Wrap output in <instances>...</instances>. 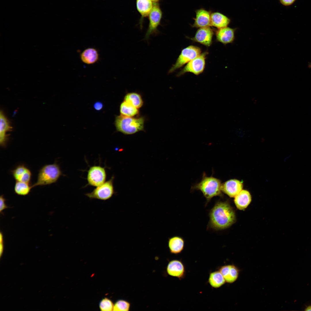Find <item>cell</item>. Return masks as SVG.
Here are the masks:
<instances>
[{
	"label": "cell",
	"mask_w": 311,
	"mask_h": 311,
	"mask_svg": "<svg viewBox=\"0 0 311 311\" xmlns=\"http://www.w3.org/2000/svg\"><path fill=\"white\" fill-rule=\"evenodd\" d=\"M209 215L210 226L215 230L226 229L236 221L234 212L226 202H217L211 210Z\"/></svg>",
	"instance_id": "1"
},
{
	"label": "cell",
	"mask_w": 311,
	"mask_h": 311,
	"mask_svg": "<svg viewBox=\"0 0 311 311\" xmlns=\"http://www.w3.org/2000/svg\"><path fill=\"white\" fill-rule=\"evenodd\" d=\"M196 17L192 25L193 27L202 28L211 26V15L210 12L201 8L196 11Z\"/></svg>",
	"instance_id": "14"
},
{
	"label": "cell",
	"mask_w": 311,
	"mask_h": 311,
	"mask_svg": "<svg viewBox=\"0 0 311 311\" xmlns=\"http://www.w3.org/2000/svg\"><path fill=\"white\" fill-rule=\"evenodd\" d=\"M130 304L124 300H118L114 304L113 311H128L129 310Z\"/></svg>",
	"instance_id": "27"
},
{
	"label": "cell",
	"mask_w": 311,
	"mask_h": 311,
	"mask_svg": "<svg viewBox=\"0 0 311 311\" xmlns=\"http://www.w3.org/2000/svg\"><path fill=\"white\" fill-rule=\"evenodd\" d=\"M107 173L105 168L100 166L90 167L88 171L87 180L88 185L97 187L105 182Z\"/></svg>",
	"instance_id": "8"
},
{
	"label": "cell",
	"mask_w": 311,
	"mask_h": 311,
	"mask_svg": "<svg viewBox=\"0 0 311 311\" xmlns=\"http://www.w3.org/2000/svg\"><path fill=\"white\" fill-rule=\"evenodd\" d=\"M120 115L129 117H134L139 113V109L124 100L120 105Z\"/></svg>",
	"instance_id": "23"
},
{
	"label": "cell",
	"mask_w": 311,
	"mask_h": 311,
	"mask_svg": "<svg viewBox=\"0 0 311 311\" xmlns=\"http://www.w3.org/2000/svg\"><path fill=\"white\" fill-rule=\"evenodd\" d=\"M33 188L31 183L25 182L16 181L14 191L17 194L23 196L28 195Z\"/></svg>",
	"instance_id": "26"
},
{
	"label": "cell",
	"mask_w": 311,
	"mask_h": 311,
	"mask_svg": "<svg viewBox=\"0 0 311 311\" xmlns=\"http://www.w3.org/2000/svg\"><path fill=\"white\" fill-rule=\"evenodd\" d=\"M207 52H204L192 60L178 74L180 76L187 72L191 73L198 75L203 71L205 66L206 56Z\"/></svg>",
	"instance_id": "9"
},
{
	"label": "cell",
	"mask_w": 311,
	"mask_h": 311,
	"mask_svg": "<svg viewBox=\"0 0 311 311\" xmlns=\"http://www.w3.org/2000/svg\"><path fill=\"white\" fill-rule=\"evenodd\" d=\"M124 100L139 109L143 105V101L141 95L136 92L127 93L124 98Z\"/></svg>",
	"instance_id": "24"
},
{
	"label": "cell",
	"mask_w": 311,
	"mask_h": 311,
	"mask_svg": "<svg viewBox=\"0 0 311 311\" xmlns=\"http://www.w3.org/2000/svg\"><path fill=\"white\" fill-rule=\"evenodd\" d=\"M149 24L145 39L147 40L152 35L157 34L158 28L160 24L162 12L159 3H153V7L148 16Z\"/></svg>",
	"instance_id": "7"
},
{
	"label": "cell",
	"mask_w": 311,
	"mask_h": 311,
	"mask_svg": "<svg viewBox=\"0 0 311 311\" xmlns=\"http://www.w3.org/2000/svg\"><path fill=\"white\" fill-rule=\"evenodd\" d=\"M208 282L212 287L218 288L223 285L226 281L222 274L218 270L210 273Z\"/></svg>",
	"instance_id": "25"
},
{
	"label": "cell",
	"mask_w": 311,
	"mask_h": 311,
	"mask_svg": "<svg viewBox=\"0 0 311 311\" xmlns=\"http://www.w3.org/2000/svg\"><path fill=\"white\" fill-rule=\"evenodd\" d=\"M10 173L16 181L31 183L32 173L30 169L25 164H18L10 171Z\"/></svg>",
	"instance_id": "10"
},
{
	"label": "cell",
	"mask_w": 311,
	"mask_h": 311,
	"mask_svg": "<svg viewBox=\"0 0 311 311\" xmlns=\"http://www.w3.org/2000/svg\"><path fill=\"white\" fill-rule=\"evenodd\" d=\"M166 272L168 275L177 277L180 280L184 278L185 270L184 266L181 261L173 260L168 263L166 268Z\"/></svg>",
	"instance_id": "13"
},
{
	"label": "cell",
	"mask_w": 311,
	"mask_h": 311,
	"mask_svg": "<svg viewBox=\"0 0 311 311\" xmlns=\"http://www.w3.org/2000/svg\"><path fill=\"white\" fill-rule=\"evenodd\" d=\"M94 107L96 110H100L103 108V105L100 102H96L94 105Z\"/></svg>",
	"instance_id": "32"
},
{
	"label": "cell",
	"mask_w": 311,
	"mask_h": 311,
	"mask_svg": "<svg viewBox=\"0 0 311 311\" xmlns=\"http://www.w3.org/2000/svg\"><path fill=\"white\" fill-rule=\"evenodd\" d=\"M230 22L229 18L219 12H214L211 14V26L219 29L227 27Z\"/></svg>",
	"instance_id": "21"
},
{
	"label": "cell",
	"mask_w": 311,
	"mask_h": 311,
	"mask_svg": "<svg viewBox=\"0 0 311 311\" xmlns=\"http://www.w3.org/2000/svg\"><path fill=\"white\" fill-rule=\"evenodd\" d=\"M6 200L4 197L3 195H2L0 197V213L3 214V211L5 209L9 208L5 203Z\"/></svg>",
	"instance_id": "29"
},
{
	"label": "cell",
	"mask_w": 311,
	"mask_h": 311,
	"mask_svg": "<svg viewBox=\"0 0 311 311\" xmlns=\"http://www.w3.org/2000/svg\"><path fill=\"white\" fill-rule=\"evenodd\" d=\"M4 249L3 237V233L1 232L0 233V256L2 254Z\"/></svg>",
	"instance_id": "31"
},
{
	"label": "cell",
	"mask_w": 311,
	"mask_h": 311,
	"mask_svg": "<svg viewBox=\"0 0 311 311\" xmlns=\"http://www.w3.org/2000/svg\"><path fill=\"white\" fill-rule=\"evenodd\" d=\"M62 176H64L56 162L43 166L39 170L36 182L33 187L38 186L50 185L56 183Z\"/></svg>",
	"instance_id": "4"
},
{
	"label": "cell",
	"mask_w": 311,
	"mask_h": 311,
	"mask_svg": "<svg viewBox=\"0 0 311 311\" xmlns=\"http://www.w3.org/2000/svg\"><path fill=\"white\" fill-rule=\"evenodd\" d=\"M234 202L237 208L239 210L246 209L251 201V196L248 191L242 190L234 197Z\"/></svg>",
	"instance_id": "19"
},
{
	"label": "cell",
	"mask_w": 311,
	"mask_h": 311,
	"mask_svg": "<svg viewBox=\"0 0 311 311\" xmlns=\"http://www.w3.org/2000/svg\"><path fill=\"white\" fill-rule=\"evenodd\" d=\"M185 241L182 237L175 236L168 239V245L170 253L177 254L181 252L184 249Z\"/></svg>",
	"instance_id": "22"
},
{
	"label": "cell",
	"mask_w": 311,
	"mask_h": 311,
	"mask_svg": "<svg viewBox=\"0 0 311 311\" xmlns=\"http://www.w3.org/2000/svg\"><path fill=\"white\" fill-rule=\"evenodd\" d=\"M160 0H151L153 3H158Z\"/></svg>",
	"instance_id": "34"
},
{
	"label": "cell",
	"mask_w": 311,
	"mask_h": 311,
	"mask_svg": "<svg viewBox=\"0 0 311 311\" xmlns=\"http://www.w3.org/2000/svg\"><path fill=\"white\" fill-rule=\"evenodd\" d=\"M221 185L220 179L212 176H207L204 173L201 181L191 189L200 191L208 202L213 197L222 196Z\"/></svg>",
	"instance_id": "3"
},
{
	"label": "cell",
	"mask_w": 311,
	"mask_h": 311,
	"mask_svg": "<svg viewBox=\"0 0 311 311\" xmlns=\"http://www.w3.org/2000/svg\"><path fill=\"white\" fill-rule=\"evenodd\" d=\"M114 305L112 301L107 298L103 299L99 303V308L102 311L113 310Z\"/></svg>",
	"instance_id": "28"
},
{
	"label": "cell",
	"mask_w": 311,
	"mask_h": 311,
	"mask_svg": "<svg viewBox=\"0 0 311 311\" xmlns=\"http://www.w3.org/2000/svg\"><path fill=\"white\" fill-rule=\"evenodd\" d=\"M236 29L228 27L218 29L216 34L217 40L225 45L233 43Z\"/></svg>",
	"instance_id": "16"
},
{
	"label": "cell",
	"mask_w": 311,
	"mask_h": 311,
	"mask_svg": "<svg viewBox=\"0 0 311 311\" xmlns=\"http://www.w3.org/2000/svg\"><path fill=\"white\" fill-rule=\"evenodd\" d=\"M280 3L286 6H291L297 0H279Z\"/></svg>",
	"instance_id": "30"
},
{
	"label": "cell",
	"mask_w": 311,
	"mask_h": 311,
	"mask_svg": "<svg viewBox=\"0 0 311 311\" xmlns=\"http://www.w3.org/2000/svg\"><path fill=\"white\" fill-rule=\"evenodd\" d=\"M145 120L143 116L129 117L120 115L116 116L114 124L117 132L131 135L144 131Z\"/></svg>",
	"instance_id": "2"
},
{
	"label": "cell",
	"mask_w": 311,
	"mask_h": 311,
	"mask_svg": "<svg viewBox=\"0 0 311 311\" xmlns=\"http://www.w3.org/2000/svg\"><path fill=\"white\" fill-rule=\"evenodd\" d=\"M12 127L3 112L0 113V145L2 148H5L8 141V132L11 131Z\"/></svg>",
	"instance_id": "15"
},
{
	"label": "cell",
	"mask_w": 311,
	"mask_h": 311,
	"mask_svg": "<svg viewBox=\"0 0 311 311\" xmlns=\"http://www.w3.org/2000/svg\"><path fill=\"white\" fill-rule=\"evenodd\" d=\"M114 177L111 178L101 185L96 187L92 192L85 195L90 199L105 201L111 198L115 193L113 186Z\"/></svg>",
	"instance_id": "5"
},
{
	"label": "cell",
	"mask_w": 311,
	"mask_h": 311,
	"mask_svg": "<svg viewBox=\"0 0 311 311\" xmlns=\"http://www.w3.org/2000/svg\"><path fill=\"white\" fill-rule=\"evenodd\" d=\"M201 49L194 45L189 46L181 51L175 63L169 69L168 73L173 72L184 65L196 58L201 54Z\"/></svg>",
	"instance_id": "6"
},
{
	"label": "cell",
	"mask_w": 311,
	"mask_h": 311,
	"mask_svg": "<svg viewBox=\"0 0 311 311\" xmlns=\"http://www.w3.org/2000/svg\"><path fill=\"white\" fill-rule=\"evenodd\" d=\"M80 58L83 63L87 65H92L98 60L99 54L96 49L89 48L82 51L80 55Z\"/></svg>",
	"instance_id": "20"
},
{
	"label": "cell",
	"mask_w": 311,
	"mask_h": 311,
	"mask_svg": "<svg viewBox=\"0 0 311 311\" xmlns=\"http://www.w3.org/2000/svg\"><path fill=\"white\" fill-rule=\"evenodd\" d=\"M306 311H311V305L307 307L305 309Z\"/></svg>",
	"instance_id": "33"
},
{
	"label": "cell",
	"mask_w": 311,
	"mask_h": 311,
	"mask_svg": "<svg viewBox=\"0 0 311 311\" xmlns=\"http://www.w3.org/2000/svg\"><path fill=\"white\" fill-rule=\"evenodd\" d=\"M213 35V31L210 26L200 28L198 30L192 39L208 47L212 44Z\"/></svg>",
	"instance_id": "11"
},
{
	"label": "cell",
	"mask_w": 311,
	"mask_h": 311,
	"mask_svg": "<svg viewBox=\"0 0 311 311\" xmlns=\"http://www.w3.org/2000/svg\"><path fill=\"white\" fill-rule=\"evenodd\" d=\"M218 270L223 276L226 282L232 283L237 279L239 271L234 265H228L221 266L218 269Z\"/></svg>",
	"instance_id": "17"
},
{
	"label": "cell",
	"mask_w": 311,
	"mask_h": 311,
	"mask_svg": "<svg viewBox=\"0 0 311 311\" xmlns=\"http://www.w3.org/2000/svg\"><path fill=\"white\" fill-rule=\"evenodd\" d=\"M137 10L141 15L139 24L141 28L144 18L148 16L153 7V3L151 0H136Z\"/></svg>",
	"instance_id": "18"
},
{
	"label": "cell",
	"mask_w": 311,
	"mask_h": 311,
	"mask_svg": "<svg viewBox=\"0 0 311 311\" xmlns=\"http://www.w3.org/2000/svg\"><path fill=\"white\" fill-rule=\"evenodd\" d=\"M243 184L242 182L236 179L228 180L222 184V192L230 197H234L242 190Z\"/></svg>",
	"instance_id": "12"
}]
</instances>
